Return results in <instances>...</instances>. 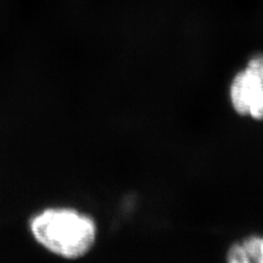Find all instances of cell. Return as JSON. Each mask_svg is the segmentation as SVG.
<instances>
[{
	"instance_id": "cell-2",
	"label": "cell",
	"mask_w": 263,
	"mask_h": 263,
	"mask_svg": "<svg viewBox=\"0 0 263 263\" xmlns=\"http://www.w3.org/2000/svg\"><path fill=\"white\" fill-rule=\"evenodd\" d=\"M228 102L238 118L263 123V53L252 55L233 76Z\"/></svg>"
},
{
	"instance_id": "cell-1",
	"label": "cell",
	"mask_w": 263,
	"mask_h": 263,
	"mask_svg": "<svg viewBox=\"0 0 263 263\" xmlns=\"http://www.w3.org/2000/svg\"><path fill=\"white\" fill-rule=\"evenodd\" d=\"M30 230L37 243L66 260L86 257L97 245L99 227L89 213L73 208H49L31 219Z\"/></svg>"
},
{
	"instance_id": "cell-3",
	"label": "cell",
	"mask_w": 263,
	"mask_h": 263,
	"mask_svg": "<svg viewBox=\"0 0 263 263\" xmlns=\"http://www.w3.org/2000/svg\"><path fill=\"white\" fill-rule=\"evenodd\" d=\"M225 263H263V234H249L234 240L225 252Z\"/></svg>"
}]
</instances>
